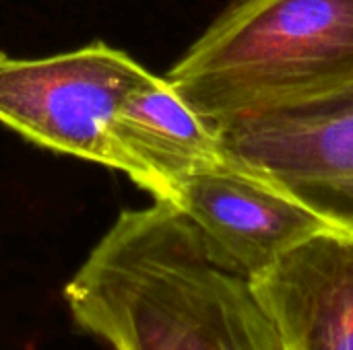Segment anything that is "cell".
Wrapping results in <instances>:
<instances>
[{"mask_svg": "<svg viewBox=\"0 0 353 350\" xmlns=\"http://www.w3.org/2000/svg\"><path fill=\"white\" fill-rule=\"evenodd\" d=\"M62 295L74 326L110 350H283L250 281L163 200L122 210Z\"/></svg>", "mask_w": 353, "mask_h": 350, "instance_id": "6da1fadb", "label": "cell"}, {"mask_svg": "<svg viewBox=\"0 0 353 350\" xmlns=\"http://www.w3.org/2000/svg\"><path fill=\"white\" fill-rule=\"evenodd\" d=\"M165 78L215 128L296 111L353 83V0H236Z\"/></svg>", "mask_w": 353, "mask_h": 350, "instance_id": "7a4b0ae2", "label": "cell"}, {"mask_svg": "<svg viewBox=\"0 0 353 350\" xmlns=\"http://www.w3.org/2000/svg\"><path fill=\"white\" fill-rule=\"evenodd\" d=\"M151 74L103 41L39 60L0 52V124L56 155L122 171L108 124Z\"/></svg>", "mask_w": 353, "mask_h": 350, "instance_id": "3957f363", "label": "cell"}, {"mask_svg": "<svg viewBox=\"0 0 353 350\" xmlns=\"http://www.w3.org/2000/svg\"><path fill=\"white\" fill-rule=\"evenodd\" d=\"M168 202L196 227L211 258L246 281L304 241L337 231L302 198L234 153L223 165L182 179Z\"/></svg>", "mask_w": 353, "mask_h": 350, "instance_id": "277c9868", "label": "cell"}, {"mask_svg": "<svg viewBox=\"0 0 353 350\" xmlns=\"http://www.w3.org/2000/svg\"><path fill=\"white\" fill-rule=\"evenodd\" d=\"M217 130L236 157L353 235V83L302 109Z\"/></svg>", "mask_w": 353, "mask_h": 350, "instance_id": "5b68a950", "label": "cell"}, {"mask_svg": "<svg viewBox=\"0 0 353 350\" xmlns=\"http://www.w3.org/2000/svg\"><path fill=\"white\" fill-rule=\"evenodd\" d=\"M250 285L283 350H353V235L325 231Z\"/></svg>", "mask_w": 353, "mask_h": 350, "instance_id": "8992f818", "label": "cell"}, {"mask_svg": "<svg viewBox=\"0 0 353 350\" xmlns=\"http://www.w3.org/2000/svg\"><path fill=\"white\" fill-rule=\"evenodd\" d=\"M108 134L120 153L122 173L163 202L182 179L232 157L219 130L203 120L165 76L155 74L122 101Z\"/></svg>", "mask_w": 353, "mask_h": 350, "instance_id": "52a82bcc", "label": "cell"}]
</instances>
